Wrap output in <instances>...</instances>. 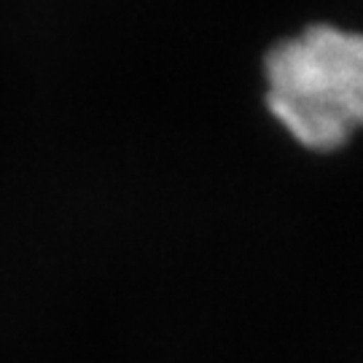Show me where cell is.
<instances>
[{"label":"cell","instance_id":"cell-1","mask_svg":"<svg viewBox=\"0 0 363 363\" xmlns=\"http://www.w3.org/2000/svg\"><path fill=\"white\" fill-rule=\"evenodd\" d=\"M264 111L310 154H337L363 132V30L312 22L261 60Z\"/></svg>","mask_w":363,"mask_h":363}]
</instances>
